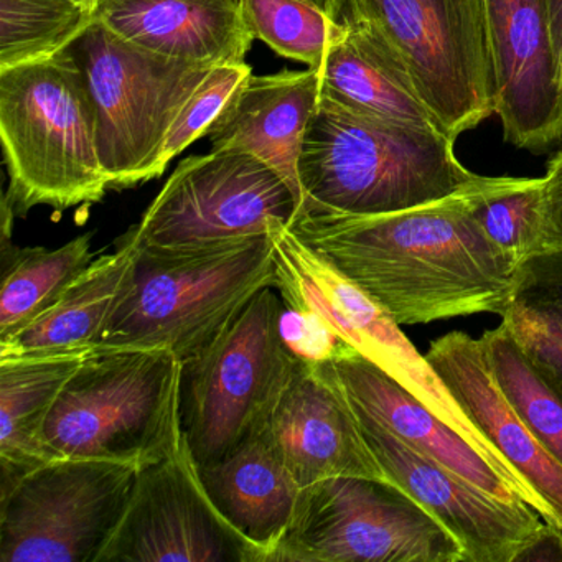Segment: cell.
Listing matches in <instances>:
<instances>
[{
    "mask_svg": "<svg viewBox=\"0 0 562 562\" xmlns=\"http://www.w3.org/2000/svg\"><path fill=\"white\" fill-rule=\"evenodd\" d=\"M548 199L549 249L562 248V150L549 160L546 170Z\"/></svg>",
    "mask_w": 562,
    "mask_h": 562,
    "instance_id": "d6a6232c",
    "label": "cell"
},
{
    "mask_svg": "<svg viewBox=\"0 0 562 562\" xmlns=\"http://www.w3.org/2000/svg\"><path fill=\"white\" fill-rule=\"evenodd\" d=\"M495 114L506 143L546 153L562 143V71L546 0H486Z\"/></svg>",
    "mask_w": 562,
    "mask_h": 562,
    "instance_id": "9a60e30c",
    "label": "cell"
},
{
    "mask_svg": "<svg viewBox=\"0 0 562 562\" xmlns=\"http://www.w3.org/2000/svg\"><path fill=\"white\" fill-rule=\"evenodd\" d=\"M94 21L127 44L190 64H245L255 34L241 0H97Z\"/></svg>",
    "mask_w": 562,
    "mask_h": 562,
    "instance_id": "ac0fdd59",
    "label": "cell"
},
{
    "mask_svg": "<svg viewBox=\"0 0 562 562\" xmlns=\"http://www.w3.org/2000/svg\"><path fill=\"white\" fill-rule=\"evenodd\" d=\"M134 265L136 248L126 236L117 251L93 259L44 314L0 340V358L97 347L130 289Z\"/></svg>",
    "mask_w": 562,
    "mask_h": 562,
    "instance_id": "cb8c5ba5",
    "label": "cell"
},
{
    "mask_svg": "<svg viewBox=\"0 0 562 562\" xmlns=\"http://www.w3.org/2000/svg\"><path fill=\"white\" fill-rule=\"evenodd\" d=\"M278 288L259 292L202 353L183 363L182 430L199 467L268 426L297 368L282 340Z\"/></svg>",
    "mask_w": 562,
    "mask_h": 562,
    "instance_id": "8992f818",
    "label": "cell"
},
{
    "mask_svg": "<svg viewBox=\"0 0 562 562\" xmlns=\"http://www.w3.org/2000/svg\"><path fill=\"white\" fill-rule=\"evenodd\" d=\"M140 467L58 457L2 492L0 561L100 562L116 535Z\"/></svg>",
    "mask_w": 562,
    "mask_h": 562,
    "instance_id": "8fae6325",
    "label": "cell"
},
{
    "mask_svg": "<svg viewBox=\"0 0 562 562\" xmlns=\"http://www.w3.org/2000/svg\"><path fill=\"white\" fill-rule=\"evenodd\" d=\"M353 409L364 440L387 479L452 532L462 546L465 562H515L519 552L541 535L546 522L528 503L485 492L407 446L363 411Z\"/></svg>",
    "mask_w": 562,
    "mask_h": 562,
    "instance_id": "5bb4252c",
    "label": "cell"
},
{
    "mask_svg": "<svg viewBox=\"0 0 562 562\" xmlns=\"http://www.w3.org/2000/svg\"><path fill=\"white\" fill-rule=\"evenodd\" d=\"M559 61H561V71H562V42H561V47H559Z\"/></svg>",
    "mask_w": 562,
    "mask_h": 562,
    "instance_id": "74e56055",
    "label": "cell"
},
{
    "mask_svg": "<svg viewBox=\"0 0 562 562\" xmlns=\"http://www.w3.org/2000/svg\"><path fill=\"white\" fill-rule=\"evenodd\" d=\"M70 52L90 91L98 154L110 189L162 176L167 134L215 67L134 47L97 21Z\"/></svg>",
    "mask_w": 562,
    "mask_h": 562,
    "instance_id": "52a82bcc",
    "label": "cell"
},
{
    "mask_svg": "<svg viewBox=\"0 0 562 562\" xmlns=\"http://www.w3.org/2000/svg\"><path fill=\"white\" fill-rule=\"evenodd\" d=\"M259 562L210 498L183 434L176 452L140 467L130 508L100 562Z\"/></svg>",
    "mask_w": 562,
    "mask_h": 562,
    "instance_id": "4fadbf2b",
    "label": "cell"
},
{
    "mask_svg": "<svg viewBox=\"0 0 562 562\" xmlns=\"http://www.w3.org/2000/svg\"><path fill=\"white\" fill-rule=\"evenodd\" d=\"M0 137L9 172L4 205L64 212L98 203L110 189L97 144V117L70 48L0 70Z\"/></svg>",
    "mask_w": 562,
    "mask_h": 562,
    "instance_id": "277c9868",
    "label": "cell"
},
{
    "mask_svg": "<svg viewBox=\"0 0 562 562\" xmlns=\"http://www.w3.org/2000/svg\"><path fill=\"white\" fill-rule=\"evenodd\" d=\"M470 210L496 246L519 262L549 249L546 180L482 177L467 190Z\"/></svg>",
    "mask_w": 562,
    "mask_h": 562,
    "instance_id": "4316f807",
    "label": "cell"
},
{
    "mask_svg": "<svg viewBox=\"0 0 562 562\" xmlns=\"http://www.w3.org/2000/svg\"><path fill=\"white\" fill-rule=\"evenodd\" d=\"M281 335L294 357L308 363H322L358 351L324 318L285 302L281 314Z\"/></svg>",
    "mask_w": 562,
    "mask_h": 562,
    "instance_id": "1f68e13d",
    "label": "cell"
},
{
    "mask_svg": "<svg viewBox=\"0 0 562 562\" xmlns=\"http://www.w3.org/2000/svg\"><path fill=\"white\" fill-rule=\"evenodd\" d=\"M134 248L133 281L97 347L167 350L186 363L278 285L271 233Z\"/></svg>",
    "mask_w": 562,
    "mask_h": 562,
    "instance_id": "7a4b0ae2",
    "label": "cell"
},
{
    "mask_svg": "<svg viewBox=\"0 0 562 562\" xmlns=\"http://www.w3.org/2000/svg\"><path fill=\"white\" fill-rule=\"evenodd\" d=\"M350 403L424 456L505 499H522L521 490L493 467L465 437L440 419L419 397L360 351L324 361Z\"/></svg>",
    "mask_w": 562,
    "mask_h": 562,
    "instance_id": "d6986e66",
    "label": "cell"
},
{
    "mask_svg": "<svg viewBox=\"0 0 562 562\" xmlns=\"http://www.w3.org/2000/svg\"><path fill=\"white\" fill-rule=\"evenodd\" d=\"M321 103V71L249 75L210 127L213 150L255 154L278 170L301 196L297 162L302 137Z\"/></svg>",
    "mask_w": 562,
    "mask_h": 562,
    "instance_id": "ffe728a7",
    "label": "cell"
},
{
    "mask_svg": "<svg viewBox=\"0 0 562 562\" xmlns=\"http://www.w3.org/2000/svg\"><path fill=\"white\" fill-rule=\"evenodd\" d=\"M249 75H252V70L246 61L238 65H222L210 70L167 134L162 153L164 169H167L170 160L176 159L190 144L206 136L225 108L226 101Z\"/></svg>",
    "mask_w": 562,
    "mask_h": 562,
    "instance_id": "4dcf8cb0",
    "label": "cell"
},
{
    "mask_svg": "<svg viewBox=\"0 0 562 562\" xmlns=\"http://www.w3.org/2000/svg\"><path fill=\"white\" fill-rule=\"evenodd\" d=\"M409 71L446 136L495 114L486 0H348Z\"/></svg>",
    "mask_w": 562,
    "mask_h": 562,
    "instance_id": "9c48e42d",
    "label": "cell"
},
{
    "mask_svg": "<svg viewBox=\"0 0 562 562\" xmlns=\"http://www.w3.org/2000/svg\"><path fill=\"white\" fill-rule=\"evenodd\" d=\"M315 5L327 12L335 21H340L341 14H344L345 8H347L348 0H311Z\"/></svg>",
    "mask_w": 562,
    "mask_h": 562,
    "instance_id": "d590c367",
    "label": "cell"
},
{
    "mask_svg": "<svg viewBox=\"0 0 562 562\" xmlns=\"http://www.w3.org/2000/svg\"><path fill=\"white\" fill-rule=\"evenodd\" d=\"M453 144L440 131L363 116L321 100L299 154L301 205L384 215L459 195L482 177L459 162Z\"/></svg>",
    "mask_w": 562,
    "mask_h": 562,
    "instance_id": "3957f363",
    "label": "cell"
},
{
    "mask_svg": "<svg viewBox=\"0 0 562 562\" xmlns=\"http://www.w3.org/2000/svg\"><path fill=\"white\" fill-rule=\"evenodd\" d=\"M93 22L74 0H0V70L67 50Z\"/></svg>",
    "mask_w": 562,
    "mask_h": 562,
    "instance_id": "83f0119b",
    "label": "cell"
},
{
    "mask_svg": "<svg viewBox=\"0 0 562 562\" xmlns=\"http://www.w3.org/2000/svg\"><path fill=\"white\" fill-rule=\"evenodd\" d=\"M256 38L276 54L321 71L338 21L311 0H241Z\"/></svg>",
    "mask_w": 562,
    "mask_h": 562,
    "instance_id": "f546056e",
    "label": "cell"
},
{
    "mask_svg": "<svg viewBox=\"0 0 562 562\" xmlns=\"http://www.w3.org/2000/svg\"><path fill=\"white\" fill-rule=\"evenodd\" d=\"M268 430L302 488L334 476L390 480L364 440L344 387L324 361L299 360Z\"/></svg>",
    "mask_w": 562,
    "mask_h": 562,
    "instance_id": "2e32d148",
    "label": "cell"
},
{
    "mask_svg": "<svg viewBox=\"0 0 562 562\" xmlns=\"http://www.w3.org/2000/svg\"><path fill=\"white\" fill-rule=\"evenodd\" d=\"M182 373L167 350L91 348L48 416V449L137 467L166 459L183 440Z\"/></svg>",
    "mask_w": 562,
    "mask_h": 562,
    "instance_id": "5b68a950",
    "label": "cell"
},
{
    "mask_svg": "<svg viewBox=\"0 0 562 562\" xmlns=\"http://www.w3.org/2000/svg\"><path fill=\"white\" fill-rule=\"evenodd\" d=\"M288 228L397 325L502 315L518 268L467 192L384 215L301 205Z\"/></svg>",
    "mask_w": 562,
    "mask_h": 562,
    "instance_id": "6da1fadb",
    "label": "cell"
},
{
    "mask_svg": "<svg viewBox=\"0 0 562 562\" xmlns=\"http://www.w3.org/2000/svg\"><path fill=\"white\" fill-rule=\"evenodd\" d=\"M91 235H81L57 249L18 248L11 232H2L0 340L27 327L67 291L93 262Z\"/></svg>",
    "mask_w": 562,
    "mask_h": 562,
    "instance_id": "484cf974",
    "label": "cell"
},
{
    "mask_svg": "<svg viewBox=\"0 0 562 562\" xmlns=\"http://www.w3.org/2000/svg\"><path fill=\"white\" fill-rule=\"evenodd\" d=\"M549 18H551L552 35H554L555 47H561L562 42V0H546Z\"/></svg>",
    "mask_w": 562,
    "mask_h": 562,
    "instance_id": "e575fe53",
    "label": "cell"
},
{
    "mask_svg": "<svg viewBox=\"0 0 562 562\" xmlns=\"http://www.w3.org/2000/svg\"><path fill=\"white\" fill-rule=\"evenodd\" d=\"M499 317L529 363L562 396V248L519 262Z\"/></svg>",
    "mask_w": 562,
    "mask_h": 562,
    "instance_id": "d4e9b609",
    "label": "cell"
},
{
    "mask_svg": "<svg viewBox=\"0 0 562 562\" xmlns=\"http://www.w3.org/2000/svg\"><path fill=\"white\" fill-rule=\"evenodd\" d=\"M271 562H465L462 546L391 480L334 476L302 488Z\"/></svg>",
    "mask_w": 562,
    "mask_h": 562,
    "instance_id": "ba28073f",
    "label": "cell"
},
{
    "mask_svg": "<svg viewBox=\"0 0 562 562\" xmlns=\"http://www.w3.org/2000/svg\"><path fill=\"white\" fill-rule=\"evenodd\" d=\"M426 358L476 429L551 506L562 525V465L529 432L499 390L482 338L450 331L430 344Z\"/></svg>",
    "mask_w": 562,
    "mask_h": 562,
    "instance_id": "e0dca14e",
    "label": "cell"
},
{
    "mask_svg": "<svg viewBox=\"0 0 562 562\" xmlns=\"http://www.w3.org/2000/svg\"><path fill=\"white\" fill-rule=\"evenodd\" d=\"M482 341L499 390L529 432L562 465L561 394L546 383L502 324L485 331Z\"/></svg>",
    "mask_w": 562,
    "mask_h": 562,
    "instance_id": "f1b7e54d",
    "label": "cell"
},
{
    "mask_svg": "<svg viewBox=\"0 0 562 562\" xmlns=\"http://www.w3.org/2000/svg\"><path fill=\"white\" fill-rule=\"evenodd\" d=\"M90 351L83 348L0 358L2 492L55 459L45 439V426L65 384Z\"/></svg>",
    "mask_w": 562,
    "mask_h": 562,
    "instance_id": "603a6c76",
    "label": "cell"
},
{
    "mask_svg": "<svg viewBox=\"0 0 562 562\" xmlns=\"http://www.w3.org/2000/svg\"><path fill=\"white\" fill-rule=\"evenodd\" d=\"M203 485L229 525L271 562L291 528L302 486L282 460L268 426L218 462L199 467Z\"/></svg>",
    "mask_w": 562,
    "mask_h": 562,
    "instance_id": "7402d4cb",
    "label": "cell"
},
{
    "mask_svg": "<svg viewBox=\"0 0 562 562\" xmlns=\"http://www.w3.org/2000/svg\"><path fill=\"white\" fill-rule=\"evenodd\" d=\"M75 4L80 5V8L87 9V11L93 12L94 15V4H97V0H74Z\"/></svg>",
    "mask_w": 562,
    "mask_h": 562,
    "instance_id": "8d00e7d4",
    "label": "cell"
},
{
    "mask_svg": "<svg viewBox=\"0 0 562 562\" xmlns=\"http://www.w3.org/2000/svg\"><path fill=\"white\" fill-rule=\"evenodd\" d=\"M562 561V535L546 525L541 535L519 552L515 562Z\"/></svg>",
    "mask_w": 562,
    "mask_h": 562,
    "instance_id": "836d02e7",
    "label": "cell"
},
{
    "mask_svg": "<svg viewBox=\"0 0 562 562\" xmlns=\"http://www.w3.org/2000/svg\"><path fill=\"white\" fill-rule=\"evenodd\" d=\"M321 100L363 116L443 133L403 61L348 4L321 68Z\"/></svg>",
    "mask_w": 562,
    "mask_h": 562,
    "instance_id": "44dd1931",
    "label": "cell"
},
{
    "mask_svg": "<svg viewBox=\"0 0 562 562\" xmlns=\"http://www.w3.org/2000/svg\"><path fill=\"white\" fill-rule=\"evenodd\" d=\"M301 196L255 154L218 149L183 160L127 238L134 245H187L266 235L289 223Z\"/></svg>",
    "mask_w": 562,
    "mask_h": 562,
    "instance_id": "7c38bea8",
    "label": "cell"
},
{
    "mask_svg": "<svg viewBox=\"0 0 562 562\" xmlns=\"http://www.w3.org/2000/svg\"><path fill=\"white\" fill-rule=\"evenodd\" d=\"M272 241L289 259L282 285L285 301L324 318L347 344L419 397L440 419L465 437L506 479L512 480L521 490L526 503L539 513L542 521L562 535L561 521L551 506L476 429L450 394L449 387L430 367L426 355L423 357L409 344L400 330V325L391 321L360 289L338 274L321 256L308 249L288 226H276L272 229Z\"/></svg>",
    "mask_w": 562,
    "mask_h": 562,
    "instance_id": "30bf717a",
    "label": "cell"
}]
</instances>
